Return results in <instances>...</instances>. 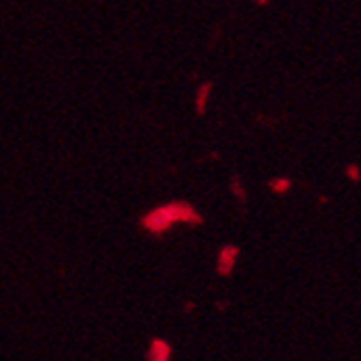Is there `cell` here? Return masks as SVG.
I'll return each mask as SVG.
<instances>
[{
	"instance_id": "2",
	"label": "cell",
	"mask_w": 361,
	"mask_h": 361,
	"mask_svg": "<svg viewBox=\"0 0 361 361\" xmlns=\"http://www.w3.org/2000/svg\"><path fill=\"white\" fill-rule=\"evenodd\" d=\"M232 259H234V249H229L223 253L221 257V273H229V269H232Z\"/></svg>"
},
{
	"instance_id": "1",
	"label": "cell",
	"mask_w": 361,
	"mask_h": 361,
	"mask_svg": "<svg viewBox=\"0 0 361 361\" xmlns=\"http://www.w3.org/2000/svg\"><path fill=\"white\" fill-rule=\"evenodd\" d=\"M169 357H171V348H169L167 342H162V340H154L152 342L147 361H169Z\"/></svg>"
}]
</instances>
